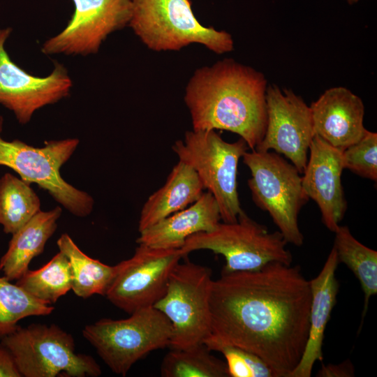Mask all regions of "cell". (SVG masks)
Returning <instances> with one entry per match:
<instances>
[{"instance_id": "f546056e", "label": "cell", "mask_w": 377, "mask_h": 377, "mask_svg": "<svg viewBox=\"0 0 377 377\" xmlns=\"http://www.w3.org/2000/svg\"><path fill=\"white\" fill-rule=\"evenodd\" d=\"M13 355L0 343V377H22Z\"/></svg>"}, {"instance_id": "6da1fadb", "label": "cell", "mask_w": 377, "mask_h": 377, "mask_svg": "<svg viewBox=\"0 0 377 377\" xmlns=\"http://www.w3.org/2000/svg\"><path fill=\"white\" fill-rule=\"evenodd\" d=\"M311 299L309 281L298 266L272 263L221 273L212 285L207 339L253 353L275 377H290L307 342Z\"/></svg>"}, {"instance_id": "8992f818", "label": "cell", "mask_w": 377, "mask_h": 377, "mask_svg": "<svg viewBox=\"0 0 377 377\" xmlns=\"http://www.w3.org/2000/svg\"><path fill=\"white\" fill-rule=\"evenodd\" d=\"M82 335L114 373L125 376L149 353L170 346L172 327L166 316L151 306L125 319L102 318L87 325Z\"/></svg>"}, {"instance_id": "8fae6325", "label": "cell", "mask_w": 377, "mask_h": 377, "mask_svg": "<svg viewBox=\"0 0 377 377\" xmlns=\"http://www.w3.org/2000/svg\"><path fill=\"white\" fill-rule=\"evenodd\" d=\"M184 257L180 249L139 244L131 258L117 265L105 297L130 314L154 306L164 295L171 272Z\"/></svg>"}, {"instance_id": "83f0119b", "label": "cell", "mask_w": 377, "mask_h": 377, "mask_svg": "<svg viewBox=\"0 0 377 377\" xmlns=\"http://www.w3.org/2000/svg\"><path fill=\"white\" fill-rule=\"evenodd\" d=\"M344 169L359 176L377 180V133L367 131L357 142L342 151Z\"/></svg>"}, {"instance_id": "4dcf8cb0", "label": "cell", "mask_w": 377, "mask_h": 377, "mask_svg": "<svg viewBox=\"0 0 377 377\" xmlns=\"http://www.w3.org/2000/svg\"><path fill=\"white\" fill-rule=\"evenodd\" d=\"M349 4H353L358 2L360 0H346Z\"/></svg>"}, {"instance_id": "9c48e42d", "label": "cell", "mask_w": 377, "mask_h": 377, "mask_svg": "<svg viewBox=\"0 0 377 377\" xmlns=\"http://www.w3.org/2000/svg\"><path fill=\"white\" fill-rule=\"evenodd\" d=\"M24 377H96L101 369L90 355L77 353L72 335L55 324L20 325L1 342Z\"/></svg>"}, {"instance_id": "7c38bea8", "label": "cell", "mask_w": 377, "mask_h": 377, "mask_svg": "<svg viewBox=\"0 0 377 377\" xmlns=\"http://www.w3.org/2000/svg\"><path fill=\"white\" fill-rule=\"evenodd\" d=\"M266 110L265 133L254 149H273L289 159L303 174L315 135L310 106L291 89H281L276 84H269L266 90Z\"/></svg>"}, {"instance_id": "ffe728a7", "label": "cell", "mask_w": 377, "mask_h": 377, "mask_svg": "<svg viewBox=\"0 0 377 377\" xmlns=\"http://www.w3.org/2000/svg\"><path fill=\"white\" fill-rule=\"evenodd\" d=\"M61 208L40 211L12 235L8 248L0 260V270L9 281L17 280L28 269L32 259L43 253L55 232Z\"/></svg>"}, {"instance_id": "30bf717a", "label": "cell", "mask_w": 377, "mask_h": 377, "mask_svg": "<svg viewBox=\"0 0 377 377\" xmlns=\"http://www.w3.org/2000/svg\"><path fill=\"white\" fill-rule=\"evenodd\" d=\"M212 269L189 261L171 272L164 295L153 306L170 320V347L183 349L204 343L211 334Z\"/></svg>"}, {"instance_id": "d4e9b609", "label": "cell", "mask_w": 377, "mask_h": 377, "mask_svg": "<svg viewBox=\"0 0 377 377\" xmlns=\"http://www.w3.org/2000/svg\"><path fill=\"white\" fill-rule=\"evenodd\" d=\"M204 344L168 353L161 365L163 377H228L225 362Z\"/></svg>"}, {"instance_id": "7402d4cb", "label": "cell", "mask_w": 377, "mask_h": 377, "mask_svg": "<svg viewBox=\"0 0 377 377\" xmlns=\"http://www.w3.org/2000/svg\"><path fill=\"white\" fill-rule=\"evenodd\" d=\"M334 232L338 261L354 274L364 293L363 319L370 298L377 293V251L356 239L346 226L339 225Z\"/></svg>"}, {"instance_id": "5bb4252c", "label": "cell", "mask_w": 377, "mask_h": 377, "mask_svg": "<svg viewBox=\"0 0 377 377\" xmlns=\"http://www.w3.org/2000/svg\"><path fill=\"white\" fill-rule=\"evenodd\" d=\"M11 31L10 27L0 29V104L12 111L19 123L26 124L36 110L68 96L73 82L66 68L59 62L45 77L18 66L5 49Z\"/></svg>"}, {"instance_id": "cb8c5ba5", "label": "cell", "mask_w": 377, "mask_h": 377, "mask_svg": "<svg viewBox=\"0 0 377 377\" xmlns=\"http://www.w3.org/2000/svg\"><path fill=\"white\" fill-rule=\"evenodd\" d=\"M16 284L35 298L50 304L71 290L72 279L68 258L60 251L36 270L29 269Z\"/></svg>"}, {"instance_id": "e0dca14e", "label": "cell", "mask_w": 377, "mask_h": 377, "mask_svg": "<svg viewBox=\"0 0 377 377\" xmlns=\"http://www.w3.org/2000/svg\"><path fill=\"white\" fill-rule=\"evenodd\" d=\"M338 264L337 251L333 247L320 273L309 281L311 299L308 339L302 356L290 377H310L316 362L323 360L325 330L339 291L335 276Z\"/></svg>"}, {"instance_id": "ac0fdd59", "label": "cell", "mask_w": 377, "mask_h": 377, "mask_svg": "<svg viewBox=\"0 0 377 377\" xmlns=\"http://www.w3.org/2000/svg\"><path fill=\"white\" fill-rule=\"evenodd\" d=\"M219 205L211 193L140 232L136 242L161 249H181L189 236L210 231L220 222Z\"/></svg>"}, {"instance_id": "277c9868", "label": "cell", "mask_w": 377, "mask_h": 377, "mask_svg": "<svg viewBox=\"0 0 377 377\" xmlns=\"http://www.w3.org/2000/svg\"><path fill=\"white\" fill-rule=\"evenodd\" d=\"M287 244L279 231L269 232L243 210L235 223L219 222L210 231L189 236L180 249L185 257L202 249L221 254L226 260L221 273H229L256 271L272 263L291 265Z\"/></svg>"}, {"instance_id": "3957f363", "label": "cell", "mask_w": 377, "mask_h": 377, "mask_svg": "<svg viewBox=\"0 0 377 377\" xmlns=\"http://www.w3.org/2000/svg\"><path fill=\"white\" fill-rule=\"evenodd\" d=\"M128 26L149 50L179 51L197 43L221 54L234 49L230 34L202 24L191 0H131Z\"/></svg>"}, {"instance_id": "484cf974", "label": "cell", "mask_w": 377, "mask_h": 377, "mask_svg": "<svg viewBox=\"0 0 377 377\" xmlns=\"http://www.w3.org/2000/svg\"><path fill=\"white\" fill-rule=\"evenodd\" d=\"M54 307L35 298L5 276L0 277V339L18 327V322L32 316H47Z\"/></svg>"}, {"instance_id": "4fadbf2b", "label": "cell", "mask_w": 377, "mask_h": 377, "mask_svg": "<svg viewBox=\"0 0 377 377\" xmlns=\"http://www.w3.org/2000/svg\"><path fill=\"white\" fill-rule=\"evenodd\" d=\"M74 11L66 27L45 40L46 55L96 54L112 33L128 26L131 0H72Z\"/></svg>"}, {"instance_id": "4316f807", "label": "cell", "mask_w": 377, "mask_h": 377, "mask_svg": "<svg viewBox=\"0 0 377 377\" xmlns=\"http://www.w3.org/2000/svg\"><path fill=\"white\" fill-rule=\"evenodd\" d=\"M204 344L221 353L226 360L228 377H275L271 368L258 355L243 348L207 339Z\"/></svg>"}, {"instance_id": "2e32d148", "label": "cell", "mask_w": 377, "mask_h": 377, "mask_svg": "<svg viewBox=\"0 0 377 377\" xmlns=\"http://www.w3.org/2000/svg\"><path fill=\"white\" fill-rule=\"evenodd\" d=\"M310 108L314 134L341 151L359 141L367 131L364 103L346 87L327 89Z\"/></svg>"}, {"instance_id": "d6986e66", "label": "cell", "mask_w": 377, "mask_h": 377, "mask_svg": "<svg viewBox=\"0 0 377 377\" xmlns=\"http://www.w3.org/2000/svg\"><path fill=\"white\" fill-rule=\"evenodd\" d=\"M204 189L196 172L179 161L164 185L143 205L138 223L139 232L191 205L200 198Z\"/></svg>"}, {"instance_id": "9a60e30c", "label": "cell", "mask_w": 377, "mask_h": 377, "mask_svg": "<svg viewBox=\"0 0 377 377\" xmlns=\"http://www.w3.org/2000/svg\"><path fill=\"white\" fill-rule=\"evenodd\" d=\"M310 155L302 177L304 191L320 209L322 221L334 232L347 209V201L341 184L344 169L342 151L314 135L309 147Z\"/></svg>"}, {"instance_id": "603a6c76", "label": "cell", "mask_w": 377, "mask_h": 377, "mask_svg": "<svg viewBox=\"0 0 377 377\" xmlns=\"http://www.w3.org/2000/svg\"><path fill=\"white\" fill-rule=\"evenodd\" d=\"M40 211L38 196L31 184L10 173L0 178V225L13 234Z\"/></svg>"}, {"instance_id": "7a4b0ae2", "label": "cell", "mask_w": 377, "mask_h": 377, "mask_svg": "<svg viewBox=\"0 0 377 377\" xmlns=\"http://www.w3.org/2000/svg\"><path fill=\"white\" fill-rule=\"evenodd\" d=\"M267 87L263 73L233 59L196 69L184 96L193 130L230 131L254 149L266 130Z\"/></svg>"}, {"instance_id": "52a82bcc", "label": "cell", "mask_w": 377, "mask_h": 377, "mask_svg": "<svg viewBox=\"0 0 377 377\" xmlns=\"http://www.w3.org/2000/svg\"><path fill=\"white\" fill-rule=\"evenodd\" d=\"M243 163L249 168L248 186L257 207L269 213L288 243L301 246L304 237L298 215L309 198L297 168L276 152L246 151Z\"/></svg>"}, {"instance_id": "5b68a950", "label": "cell", "mask_w": 377, "mask_h": 377, "mask_svg": "<svg viewBox=\"0 0 377 377\" xmlns=\"http://www.w3.org/2000/svg\"><path fill=\"white\" fill-rule=\"evenodd\" d=\"M172 149L179 161L196 172L204 188L212 194L223 222H236L243 211L237 187V165L249 149L246 142L241 138L228 142L215 130H192L185 133L183 140H177Z\"/></svg>"}, {"instance_id": "44dd1931", "label": "cell", "mask_w": 377, "mask_h": 377, "mask_svg": "<svg viewBox=\"0 0 377 377\" xmlns=\"http://www.w3.org/2000/svg\"><path fill=\"white\" fill-rule=\"evenodd\" d=\"M58 248L68 259L71 272V290L78 297L105 296L117 272V265L110 266L83 253L71 237L64 233L57 242Z\"/></svg>"}, {"instance_id": "ba28073f", "label": "cell", "mask_w": 377, "mask_h": 377, "mask_svg": "<svg viewBox=\"0 0 377 377\" xmlns=\"http://www.w3.org/2000/svg\"><path fill=\"white\" fill-rule=\"evenodd\" d=\"M3 117L0 115V165L8 167L20 177L36 184L75 216L84 217L93 209L94 199L79 190L60 174L61 166L71 158L79 145L77 138L50 140L43 147H35L1 136Z\"/></svg>"}, {"instance_id": "f1b7e54d", "label": "cell", "mask_w": 377, "mask_h": 377, "mask_svg": "<svg viewBox=\"0 0 377 377\" xmlns=\"http://www.w3.org/2000/svg\"><path fill=\"white\" fill-rule=\"evenodd\" d=\"M354 367L352 362L347 360L341 363L323 364L317 373L318 377H352L354 376Z\"/></svg>"}]
</instances>
